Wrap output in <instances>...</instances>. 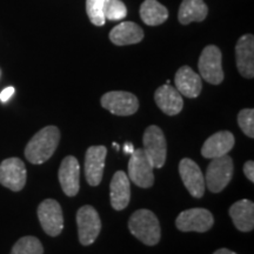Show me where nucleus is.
I'll use <instances>...</instances> for the list:
<instances>
[{
    "label": "nucleus",
    "instance_id": "obj_3",
    "mask_svg": "<svg viewBox=\"0 0 254 254\" xmlns=\"http://www.w3.org/2000/svg\"><path fill=\"white\" fill-rule=\"evenodd\" d=\"M206 171L205 185L213 193H219L230 184L233 177V160L230 155L211 159Z\"/></svg>",
    "mask_w": 254,
    "mask_h": 254
},
{
    "label": "nucleus",
    "instance_id": "obj_14",
    "mask_svg": "<svg viewBox=\"0 0 254 254\" xmlns=\"http://www.w3.org/2000/svg\"><path fill=\"white\" fill-rule=\"evenodd\" d=\"M107 148L105 146H91L85 155V177L91 186H98L103 180L105 159Z\"/></svg>",
    "mask_w": 254,
    "mask_h": 254
},
{
    "label": "nucleus",
    "instance_id": "obj_24",
    "mask_svg": "<svg viewBox=\"0 0 254 254\" xmlns=\"http://www.w3.org/2000/svg\"><path fill=\"white\" fill-rule=\"evenodd\" d=\"M9 254H44V247L38 238L27 236L14 244Z\"/></svg>",
    "mask_w": 254,
    "mask_h": 254
},
{
    "label": "nucleus",
    "instance_id": "obj_8",
    "mask_svg": "<svg viewBox=\"0 0 254 254\" xmlns=\"http://www.w3.org/2000/svg\"><path fill=\"white\" fill-rule=\"evenodd\" d=\"M38 219L47 236L58 237L64 228L63 209L55 199H46L37 209Z\"/></svg>",
    "mask_w": 254,
    "mask_h": 254
},
{
    "label": "nucleus",
    "instance_id": "obj_1",
    "mask_svg": "<svg viewBox=\"0 0 254 254\" xmlns=\"http://www.w3.org/2000/svg\"><path fill=\"white\" fill-rule=\"evenodd\" d=\"M60 141V131L56 126L41 128L28 141L25 148V157L31 164L40 165L46 163L55 153Z\"/></svg>",
    "mask_w": 254,
    "mask_h": 254
},
{
    "label": "nucleus",
    "instance_id": "obj_5",
    "mask_svg": "<svg viewBox=\"0 0 254 254\" xmlns=\"http://www.w3.org/2000/svg\"><path fill=\"white\" fill-rule=\"evenodd\" d=\"M198 68L200 77L212 85H219L224 80L221 51L215 45H208L200 55Z\"/></svg>",
    "mask_w": 254,
    "mask_h": 254
},
{
    "label": "nucleus",
    "instance_id": "obj_16",
    "mask_svg": "<svg viewBox=\"0 0 254 254\" xmlns=\"http://www.w3.org/2000/svg\"><path fill=\"white\" fill-rule=\"evenodd\" d=\"M111 205L116 211H123L129 204L131 199V185L127 174L123 171L114 173L110 186Z\"/></svg>",
    "mask_w": 254,
    "mask_h": 254
},
{
    "label": "nucleus",
    "instance_id": "obj_17",
    "mask_svg": "<svg viewBox=\"0 0 254 254\" xmlns=\"http://www.w3.org/2000/svg\"><path fill=\"white\" fill-rule=\"evenodd\" d=\"M174 84L178 92L187 98L199 97L202 90L201 77L190 66H182L178 69L174 77Z\"/></svg>",
    "mask_w": 254,
    "mask_h": 254
},
{
    "label": "nucleus",
    "instance_id": "obj_10",
    "mask_svg": "<svg viewBox=\"0 0 254 254\" xmlns=\"http://www.w3.org/2000/svg\"><path fill=\"white\" fill-rule=\"evenodd\" d=\"M214 224V218L206 208L186 209L178 215L176 226L182 232H199L204 233L211 230Z\"/></svg>",
    "mask_w": 254,
    "mask_h": 254
},
{
    "label": "nucleus",
    "instance_id": "obj_21",
    "mask_svg": "<svg viewBox=\"0 0 254 254\" xmlns=\"http://www.w3.org/2000/svg\"><path fill=\"white\" fill-rule=\"evenodd\" d=\"M144 39L142 28L132 21H124L117 25L110 32V40L117 46H126L138 44Z\"/></svg>",
    "mask_w": 254,
    "mask_h": 254
},
{
    "label": "nucleus",
    "instance_id": "obj_6",
    "mask_svg": "<svg viewBox=\"0 0 254 254\" xmlns=\"http://www.w3.org/2000/svg\"><path fill=\"white\" fill-rule=\"evenodd\" d=\"M154 168L142 148L133 151L128 161V179L141 189H148L154 184Z\"/></svg>",
    "mask_w": 254,
    "mask_h": 254
},
{
    "label": "nucleus",
    "instance_id": "obj_22",
    "mask_svg": "<svg viewBox=\"0 0 254 254\" xmlns=\"http://www.w3.org/2000/svg\"><path fill=\"white\" fill-rule=\"evenodd\" d=\"M208 14V7L204 0H183L180 4L178 19L183 25L204 21Z\"/></svg>",
    "mask_w": 254,
    "mask_h": 254
},
{
    "label": "nucleus",
    "instance_id": "obj_2",
    "mask_svg": "<svg viewBox=\"0 0 254 254\" xmlns=\"http://www.w3.org/2000/svg\"><path fill=\"white\" fill-rule=\"evenodd\" d=\"M128 228L136 239L147 246H154L160 241L161 228L158 218L150 209H138L128 220Z\"/></svg>",
    "mask_w": 254,
    "mask_h": 254
},
{
    "label": "nucleus",
    "instance_id": "obj_12",
    "mask_svg": "<svg viewBox=\"0 0 254 254\" xmlns=\"http://www.w3.org/2000/svg\"><path fill=\"white\" fill-rule=\"evenodd\" d=\"M179 174L184 185L193 198L200 199L205 194V177L198 164L192 159L184 158L179 163Z\"/></svg>",
    "mask_w": 254,
    "mask_h": 254
},
{
    "label": "nucleus",
    "instance_id": "obj_28",
    "mask_svg": "<svg viewBox=\"0 0 254 254\" xmlns=\"http://www.w3.org/2000/svg\"><path fill=\"white\" fill-rule=\"evenodd\" d=\"M244 173L251 183H254V163L252 160L246 161L244 165Z\"/></svg>",
    "mask_w": 254,
    "mask_h": 254
},
{
    "label": "nucleus",
    "instance_id": "obj_4",
    "mask_svg": "<svg viewBox=\"0 0 254 254\" xmlns=\"http://www.w3.org/2000/svg\"><path fill=\"white\" fill-rule=\"evenodd\" d=\"M142 144L146 155L153 168H161L165 165L167 155L166 138L160 127L151 125L145 129Z\"/></svg>",
    "mask_w": 254,
    "mask_h": 254
},
{
    "label": "nucleus",
    "instance_id": "obj_19",
    "mask_svg": "<svg viewBox=\"0 0 254 254\" xmlns=\"http://www.w3.org/2000/svg\"><path fill=\"white\" fill-rule=\"evenodd\" d=\"M154 100L158 107L167 116H177L182 112L184 100L182 94L171 85H163L155 91Z\"/></svg>",
    "mask_w": 254,
    "mask_h": 254
},
{
    "label": "nucleus",
    "instance_id": "obj_25",
    "mask_svg": "<svg viewBox=\"0 0 254 254\" xmlns=\"http://www.w3.org/2000/svg\"><path fill=\"white\" fill-rule=\"evenodd\" d=\"M105 20L118 21L127 17V7L122 0H105L104 4Z\"/></svg>",
    "mask_w": 254,
    "mask_h": 254
},
{
    "label": "nucleus",
    "instance_id": "obj_13",
    "mask_svg": "<svg viewBox=\"0 0 254 254\" xmlns=\"http://www.w3.org/2000/svg\"><path fill=\"white\" fill-rule=\"evenodd\" d=\"M59 183L67 196H74L78 194L80 189V166L77 158L68 155L62 161L59 167Z\"/></svg>",
    "mask_w": 254,
    "mask_h": 254
},
{
    "label": "nucleus",
    "instance_id": "obj_18",
    "mask_svg": "<svg viewBox=\"0 0 254 254\" xmlns=\"http://www.w3.org/2000/svg\"><path fill=\"white\" fill-rule=\"evenodd\" d=\"M234 135L228 131H220L212 134L202 145L201 154L204 158L214 159L226 155L234 146Z\"/></svg>",
    "mask_w": 254,
    "mask_h": 254
},
{
    "label": "nucleus",
    "instance_id": "obj_31",
    "mask_svg": "<svg viewBox=\"0 0 254 254\" xmlns=\"http://www.w3.org/2000/svg\"><path fill=\"white\" fill-rule=\"evenodd\" d=\"M213 254H237L236 252H233V251L231 250H227V249H220V250H217Z\"/></svg>",
    "mask_w": 254,
    "mask_h": 254
},
{
    "label": "nucleus",
    "instance_id": "obj_15",
    "mask_svg": "<svg viewBox=\"0 0 254 254\" xmlns=\"http://www.w3.org/2000/svg\"><path fill=\"white\" fill-rule=\"evenodd\" d=\"M236 62L238 71L244 78L254 77V37L252 34L239 38L236 45Z\"/></svg>",
    "mask_w": 254,
    "mask_h": 254
},
{
    "label": "nucleus",
    "instance_id": "obj_26",
    "mask_svg": "<svg viewBox=\"0 0 254 254\" xmlns=\"http://www.w3.org/2000/svg\"><path fill=\"white\" fill-rule=\"evenodd\" d=\"M105 0H86V13L90 21L95 26H104Z\"/></svg>",
    "mask_w": 254,
    "mask_h": 254
},
{
    "label": "nucleus",
    "instance_id": "obj_27",
    "mask_svg": "<svg viewBox=\"0 0 254 254\" xmlns=\"http://www.w3.org/2000/svg\"><path fill=\"white\" fill-rule=\"evenodd\" d=\"M238 124L241 131L250 138H254V110L244 109L238 113Z\"/></svg>",
    "mask_w": 254,
    "mask_h": 254
},
{
    "label": "nucleus",
    "instance_id": "obj_30",
    "mask_svg": "<svg viewBox=\"0 0 254 254\" xmlns=\"http://www.w3.org/2000/svg\"><path fill=\"white\" fill-rule=\"evenodd\" d=\"M124 150H125L126 154H132L133 151H134L135 148L133 147V145L131 144V142H126L125 146H124Z\"/></svg>",
    "mask_w": 254,
    "mask_h": 254
},
{
    "label": "nucleus",
    "instance_id": "obj_9",
    "mask_svg": "<svg viewBox=\"0 0 254 254\" xmlns=\"http://www.w3.org/2000/svg\"><path fill=\"white\" fill-rule=\"evenodd\" d=\"M101 106L116 116L127 117L134 114L139 109L138 98L125 91H112L101 97Z\"/></svg>",
    "mask_w": 254,
    "mask_h": 254
},
{
    "label": "nucleus",
    "instance_id": "obj_20",
    "mask_svg": "<svg viewBox=\"0 0 254 254\" xmlns=\"http://www.w3.org/2000/svg\"><path fill=\"white\" fill-rule=\"evenodd\" d=\"M230 217L240 232H251L254 228V204L249 199L234 202L230 207Z\"/></svg>",
    "mask_w": 254,
    "mask_h": 254
},
{
    "label": "nucleus",
    "instance_id": "obj_11",
    "mask_svg": "<svg viewBox=\"0 0 254 254\" xmlns=\"http://www.w3.org/2000/svg\"><path fill=\"white\" fill-rule=\"evenodd\" d=\"M27 173L23 160L8 158L0 164V184L6 189L19 192L26 185Z\"/></svg>",
    "mask_w": 254,
    "mask_h": 254
},
{
    "label": "nucleus",
    "instance_id": "obj_7",
    "mask_svg": "<svg viewBox=\"0 0 254 254\" xmlns=\"http://www.w3.org/2000/svg\"><path fill=\"white\" fill-rule=\"evenodd\" d=\"M78 236L81 245L90 246L97 240L101 231L99 214L90 205L82 206L77 212Z\"/></svg>",
    "mask_w": 254,
    "mask_h": 254
},
{
    "label": "nucleus",
    "instance_id": "obj_23",
    "mask_svg": "<svg viewBox=\"0 0 254 254\" xmlns=\"http://www.w3.org/2000/svg\"><path fill=\"white\" fill-rule=\"evenodd\" d=\"M139 12L141 20L148 26H158L164 24L168 18V9L158 0H145Z\"/></svg>",
    "mask_w": 254,
    "mask_h": 254
},
{
    "label": "nucleus",
    "instance_id": "obj_29",
    "mask_svg": "<svg viewBox=\"0 0 254 254\" xmlns=\"http://www.w3.org/2000/svg\"><path fill=\"white\" fill-rule=\"evenodd\" d=\"M14 92H15L14 87L12 86L6 87L5 90H2L1 93H0V101H1V103H7V101L11 99L12 95L14 94Z\"/></svg>",
    "mask_w": 254,
    "mask_h": 254
}]
</instances>
